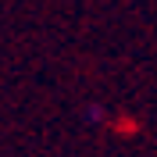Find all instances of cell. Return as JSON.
Instances as JSON below:
<instances>
[{
    "label": "cell",
    "mask_w": 157,
    "mask_h": 157,
    "mask_svg": "<svg viewBox=\"0 0 157 157\" xmlns=\"http://www.w3.org/2000/svg\"><path fill=\"white\" fill-rule=\"evenodd\" d=\"M82 118H86L89 125H107V121H111V111L104 107V104H97V100H89L86 107H82Z\"/></svg>",
    "instance_id": "6da1fadb"
}]
</instances>
